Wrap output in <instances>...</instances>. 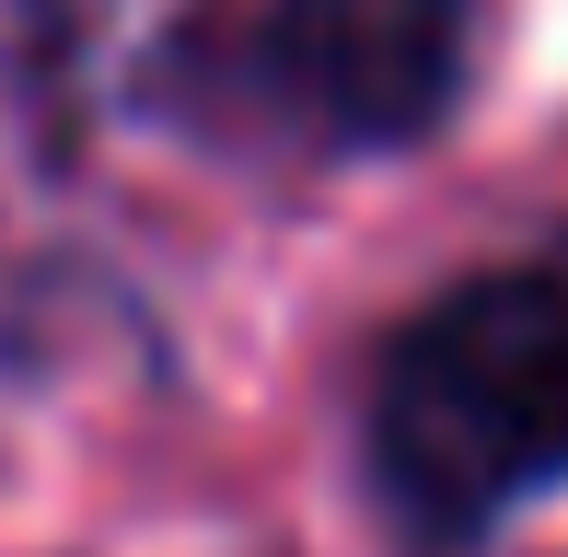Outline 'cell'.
I'll return each instance as SVG.
<instances>
[{
  "instance_id": "6da1fadb",
  "label": "cell",
  "mask_w": 568,
  "mask_h": 557,
  "mask_svg": "<svg viewBox=\"0 0 568 557\" xmlns=\"http://www.w3.org/2000/svg\"><path fill=\"white\" fill-rule=\"evenodd\" d=\"M359 442L418 546H487L523 499L568 488V267H499L406 314Z\"/></svg>"
},
{
  "instance_id": "7a4b0ae2",
  "label": "cell",
  "mask_w": 568,
  "mask_h": 557,
  "mask_svg": "<svg viewBox=\"0 0 568 557\" xmlns=\"http://www.w3.org/2000/svg\"><path fill=\"white\" fill-rule=\"evenodd\" d=\"M476 0H244L210 23V93L291 151H406L464 105Z\"/></svg>"
}]
</instances>
